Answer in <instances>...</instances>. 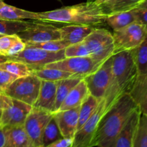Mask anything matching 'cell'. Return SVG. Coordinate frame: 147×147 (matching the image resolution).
I'll return each mask as SVG.
<instances>
[{"mask_svg": "<svg viewBox=\"0 0 147 147\" xmlns=\"http://www.w3.org/2000/svg\"><path fill=\"white\" fill-rule=\"evenodd\" d=\"M3 36H4V35H3V34H0V38H1V37H3Z\"/></svg>", "mask_w": 147, "mask_h": 147, "instance_id": "obj_46", "label": "cell"}, {"mask_svg": "<svg viewBox=\"0 0 147 147\" xmlns=\"http://www.w3.org/2000/svg\"><path fill=\"white\" fill-rule=\"evenodd\" d=\"M65 57H88L90 56L87 47L83 41L67 46L64 51Z\"/></svg>", "mask_w": 147, "mask_h": 147, "instance_id": "obj_33", "label": "cell"}, {"mask_svg": "<svg viewBox=\"0 0 147 147\" xmlns=\"http://www.w3.org/2000/svg\"><path fill=\"white\" fill-rule=\"evenodd\" d=\"M90 95L84 78L80 80L65 98L57 111L69 110L80 107Z\"/></svg>", "mask_w": 147, "mask_h": 147, "instance_id": "obj_17", "label": "cell"}, {"mask_svg": "<svg viewBox=\"0 0 147 147\" xmlns=\"http://www.w3.org/2000/svg\"><path fill=\"white\" fill-rule=\"evenodd\" d=\"M32 109V106L12 99L11 104L2 110L0 126L4 128L10 126H23Z\"/></svg>", "mask_w": 147, "mask_h": 147, "instance_id": "obj_13", "label": "cell"}, {"mask_svg": "<svg viewBox=\"0 0 147 147\" xmlns=\"http://www.w3.org/2000/svg\"><path fill=\"white\" fill-rule=\"evenodd\" d=\"M96 28L93 26L70 24L62 27H58L60 39L66 40L70 45L80 42Z\"/></svg>", "mask_w": 147, "mask_h": 147, "instance_id": "obj_19", "label": "cell"}, {"mask_svg": "<svg viewBox=\"0 0 147 147\" xmlns=\"http://www.w3.org/2000/svg\"><path fill=\"white\" fill-rule=\"evenodd\" d=\"M101 65L90 56H88L65 57L59 61L47 64L44 67L47 68L58 69L85 78L96 71Z\"/></svg>", "mask_w": 147, "mask_h": 147, "instance_id": "obj_10", "label": "cell"}, {"mask_svg": "<svg viewBox=\"0 0 147 147\" xmlns=\"http://www.w3.org/2000/svg\"><path fill=\"white\" fill-rule=\"evenodd\" d=\"M61 133L54 117L51 119L45 129L42 136V147H46L50 144L62 139Z\"/></svg>", "mask_w": 147, "mask_h": 147, "instance_id": "obj_30", "label": "cell"}, {"mask_svg": "<svg viewBox=\"0 0 147 147\" xmlns=\"http://www.w3.org/2000/svg\"><path fill=\"white\" fill-rule=\"evenodd\" d=\"M141 114L139 108L132 112L118 135L113 147H134Z\"/></svg>", "mask_w": 147, "mask_h": 147, "instance_id": "obj_15", "label": "cell"}, {"mask_svg": "<svg viewBox=\"0 0 147 147\" xmlns=\"http://www.w3.org/2000/svg\"><path fill=\"white\" fill-rule=\"evenodd\" d=\"M134 147H147V116L141 114Z\"/></svg>", "mask_w": 147, "mask_h": 147, "instance_id": "obj_32", "label": "cell"}, {"mask_svg": "<svg viewBox=\"0 0 147 147\" xmlns=\"http://www.w3.org/2000/svg\"><path fill=\"white\" fill-rule=\"evenodd\" d=\"M108 110L106 99L103 98L94 113L75 134L71 147L95 146L94 140L99 123Z\"/></svg>", "mask_w": 147, "mask_h": 147, "instance_id": "obj_7", "label": "cell"}, {"mask_svg": "<svg viewBox=\"0 0 147 147\" xmlns=\"http://www.w3.org/2000/svg\"><path fill=\"white\" fill-rule=\"evenodd\" d=\"M26 46L37 47L50 52H58L63 50L70 45V43L67 41L62 39L59 40H50V41L43 42H34V43H25Z\"/></svg>", "mask_w": 147, "mask_h": 147, "instance_id": "obj_31", "label": "cell"}, {"mask_svg": "<svg viewBox=\"0 0 147 147\" xmlns=\"http://www.w3.org/2000/svg\"><path fill=\"white\" fill-rule=\"evenodd\" d=\"M136 22L142 24L146 28L147 31V8L146 9H134Z\"/></svg>", "mask_w": 147, "mask_h": 147, "instance_id": "obj_37", "label": "cell"}, {"mask_svg": "<svg viewBox=\"0 0 147 147\" xmlns=\"http://www.w3.org/2000/svg\"><path fill=\"white\" fill-rule=\"evenodd\" d=\"M9 60V57H7V56H3V55H0V63H2L4 62L7 61Z\"/></svg>", "mask_w": 147, "mask_h": 147, "instance_id": "obj_43", "label": "cell"}, {"mask_svg": "<svg viewBox=\"0 0 147 147\" xmlns=\"http://www.w3.org/2000/svg\"><path fill=\"white\" fill-rule=\"evenodd\" d=\"M138 76L132 50H124L112 56L111 80L104 98L108 109L123 95L130 93Z\"/></svg>", "mask_w": 147, "mask_h": 147, "instance_id": "obj_2", "label": "cell"}, {"mask_svg": "<svg viewBox=\"0 0 147 147\" xmlns=\"http://www.w3.org/2000/svg\"><path fill=\"white\" fill-rule=\"evenodd\" d=\"M1 114H2V110H0V120H1Z\"/></svg>", "mask_w": 147, "mask_h": 147, "instance_id": "obj_45", "label": "cell"}, {"mask_svg": "<svg viewBox=\"0 0 147 147\" xmlns=\"http://www.w3.org/2000/svg\"><path fill=\"white\" fill-rule=\"evenodd\" d=\"M41 80L31 74L17 78L6 89L4 94L33 107L38 98Z\"/></svg>", "mask_w": 147, "mask_h": 147, "instance_id": "obj_5", "label": "cell"}, {"mask_svg": "<svg viewBox=\"0 0 147 147\" xmlns=\"http://www.w3.org/2000/svg\"><path fill=\"white\" fill-rule=\"evenodd\" d=\"M31 22L32 20L14 21V20H6L0 19V34L3 35L17 34L29 27Z\"/></svg>", "mask_w": 147, "mask_h": 147, "instance_id": "obj_28", "label": "cell"}, {"mask_svg": "<svg viewBox=\"0 0 147 147\" xmlns=\"http://www.w3.org/2000/svg\"><path fill=\"white\" fill-rule=\"evenodd\" d=\"M146 8H147V0H144V1L139 4V6L136 9H146Z\"/></svg>", "mask_w": 147, "mask_h": 147, "instance_id": "obj_42", "label": "cell"}, {"mask_svg": "<svg viewBox=\"0 0 147 147\" xmlns=\"http://www.w3.org/2000/svg\"><path fill=\"white\" fill-rule=\"evenodd\" d=\"M17 76L0 69V92L4 93L8 86L17 78Z\"/></svg>", "mask_w": 147, "mask_h": 147, "instance_id": "obj_35", "label": "cell"}, {"mask_svg": "<svg viewBox=\"0 0 147 147\" xmlns=\"http://www.w3.org/2000/svg\"><path fill=\"white\" fill-rule=\"evenodd\" d=\"M0 19L6 20H40L38 12L28 11L4 3L0 8Z\"/></svg>", "mask_w": 147, "mask_h": 147, "instance_id": "obj_21", "label": "cell"}, {"mask_svg": "<svg viewBox=\"0 0 147 147\" xmlns=\"http://www.w3.org/2000/svg\"><path fill=\"white\" fill-rule=\"evenodd\" d=\"M32 74L37 76L41 80L46 81H59L63 79L70 78L73 77H81L76 76L69 72L63 71L54 68H47V67H40V68L33 69ZM83 78V77H82Z\"/></svg>", "mask_w": 147, "mask_h": 147, "instance_id": "obj_25", "label": "cell"}, {"mask_svg": "<svg viewBox=\"0 0 147 147\" xmlns=\"http://www.w3.org/2000/svg\"><path fill=\"white\" fill-rule=\"evenodd\" d=\"M110 1H111V0H87V1H88V2L94 3V4H96L100 6L103 5V4L109 2Z\"/></svg>", "mask_w": 147, "mask_h": 147, "instance_id": "obj_41", "label": "cell"}, {"mask_svg": "<svg viewBox=\"0 0 147 147\" xmlns=\"http://www.w3.org/2000/svg\"><path fill=\"white\" fill-rule=\"evenodd\" d=\"M38 13L40 21L93 27L104 24L108 16L101 6L88 1Z\"/></svg>", "mask_w": 147, "mask_h": 147, "instance_id": "obj_3", "label": "cell"}, {"mask_svg": "<svg viewBox=\"0 0 147 147\" xmlns=\"http://www.w3.org/2000/svg\"><path fill=\"white\" fill-rule=\"evenodd\" d=\"M132 52L139 76L147 74V37Z\"/></svg>", "mask_w": 147, "mask_h": 147, "instance_id": "obj_29", "label": "cell"}, {"mask_svg": "<svg viewBox=\"0 0 147 147\" xmlns=\"http://www.w3.org/2000/svg\"><path fill=\"white\" fill-rule=\"evenodd\" d=\"M146 37V28L138 22H135L121 30L113 31L114 55L124 50H134Z\"/></svg>", "mask_w": 147, "mask_h": 147, "instance_id": "obj_6", "label": "cell"}, {"mask_svg": "<svg viewBox=\"0 0 147 147\" xmlns=\"http://www.w3.org/2000/svg\"><path fill=\"white\" fill-rule=\"evenodd\" d=\"M112 57L106 60L97 70L84 78L90 94L98 99L105 98L111 80Z\"/></svg>", "mask_w": 147, "mask_h": 147, "instance_id": "obj_11", "label": "cell"}, {"mask_svg": "<svg viewBox=\"0 0 147 147\" xmlns=\"http://www.w3.org/2000/svg\"><path fill=\"white\" fill-rule=\"evenodd\" d=\"M57 85L58 81L41 80L38 98L33 107L53 113L55 103Z\"/></svg>", "mask_w": 147, "mask_h": 147, "instance_id": "obj_16", "label": "cell"}, {"mask_svg": "<svg viewBox=\"0 0 147 147\" xmlns=\"http://www.w3.org/2000/svg\"><path fill=\"white\" fill-rule=\"evenodd\" d=\"M135 22H136V18L134 10L109 14L106 20V23L113 31L121 30Z\"/></svg>", "mask_w": 147, "mask_h": 147, "instance_id": "obj_23", "label": "cell"}, {"mask_svg": "<svg viewBox=\"0 0 147 147\" xmlns=\"http://www.w3.org/2000/svg\"><path fill=\"white\" fill-rule=\"evenodd\" d=\"M65 50L58 52H50L37 47L26 46L25 49L21 53L11 57L9 60L24 63L34 69L44 67L49 63L59 61L65 58Z\"/></svg>", "mask_w": 147, "mask_h": 147, "instance_id": "obj_8", "label": "cell"}, {"mask_svg": "<svg viewBox=\"0 0 147 147\" xmlns=\"http://www.w3.org/2000/svg\"><path fill=\"white\" fill-rule=\"evenodd\" d=\"M25 47L26 44L21 40V39H20L18 41L16 42L10 47V49L8 50V52H7V57H11V56L17 55L18 53L23 51V50L25 49Z\"/></svg>", "mask_w": 147, "mask_h": 147, "instance_id": "obj_36", "label": "cell"}, {"mask_svg": "<svg viewBox=\"0 0 147 147\" xmlns=\"http://www.w3.org/2000/svg\"><path fill=\"white\" fill-rule=\"evenodd\" d=\"M83 42L87 47L90 57L103 64L114 55L113 34L103 28H95Z\"/></svg>", "mask_w": 147, "mask_h": 147, "instance_id": "obj_4", "label": "cell"}, {"mask_svg": "<svg viewBox=\"0 0 147 147\" xmlns=\"http://www.w3.org/2000/svg\"><path fill=\"white\" fill-rule=\"evenodd\" d=\"M5 144V134L4 129L0 126V147H4Z\"/></svg>", "mask_w": 147, "mask_h": 147, "instance_id": "obj_40", "label": "cell"}, {"mask_svg": "<svg viewBox=\"0 0 147 147\" xmlns=\"http://www.w3.org/2000/svg\"><path fill=\"white\" fill-rule=\"evenodd\" d=\"M0 69L20 78L32 74L34 68L22 62L8 60L7 61L0 63Z\"/></svg>", "mask_w": 147, "mask_h": 147, "instance_id": "obj_27", "label": "cell"}, {"mask_svg": "<svg viewBox=\"0 0 147 147\" xmlns=\"http://www.w3.org/2000/svg\"><path fill=\"white\" fill-rule=\"evenodd\" d=\"M144 0H111L102 5L107 15L135 9Z\"/></svg>", "mask_w": 147, "mask_h": 147, "instance_id": "obj_24", "label": "cell"}, {"mask_svg": "<svg viewBox=\"0 0 147 147\" xmlns=\"http://www.w3.org/2000/svg\"><path fill=\"white\" fill-rule=\"evenodd\" d=\"M17 34L24 43L43 42L60 39L58 27L40 20H32L29 27Z\"/></svg>", "mask_w": 147, "mask_h": 147, "instance_id": "obj_12", "label": "cell"}, {"mask_svg": "<svg viewBox=\"0 0 147 147\" xmlns=\"http://www.w3.org/2000/svg\"><path fill=\"white\" fill-rule=\"evenodd\" d=\"M4 4V1L3 0H0V8H1V6Z\"/></svg>", "mask_w": 147, "mask_h": 147, "instance_id": "obj_44", "label": "cell"}, {"mask_svg": "<svg viewBox=\"0 0 147 147\" xmlns=\"http://www.w3.org/2000/svg\"><path fill=\"white\" fill-rule=\"evenodd\" d=\"M103 99V98H102ZM101 99H98L94 96L89 95L86 100L82 103L80 107L79 111L78 124L77 131L87 121L89 118L94 113L97 108L98 107Z\"/></svg>", "mask_w": 147, "mask_h": 147, "instance_id": "obj_26", "label": "cell"}, {"mask_svg": "<svg viewBox=\"0 0 147 147\" xmlns=\"http://www.w3.org/2000/svg\"><path fill=\"white\" fill-rule=\"evenodd\" d=\"M12 98L7 96L4 93L0 92V110H4L7 109L11 103Z\"/></svg>", "mask_w": 147, "mask_h": 147, "instance_id": "obj_39", "label": "cell"}, {"mask_svg": "<svg viewBox=\"0 0 147 147\" xmlns=\"http://www.w3.org/2000/svg\"><path fill=\"white\" fill-rule=\"evenodd\" d=\"M73 138H62L46 147H71Z\"/></svg>", "mask_w": 147, "mask_h": 147, "instance_id": "obj_38", "label": "cell"}, {"mask_svg": "<svg viewBox=\"0 0 147 147\" xmlns=\"http://www.w3.org/2000/svg\"><path fill=\"white\" fill-rule=\"evenodd\" d=\"M84 78L82 77H73L70 78L63 79V80H59L58 85H57V92H56V100L55 103L54 109H53V113H55L58 111L59 108L61 106L62 103L65 100L70 90L79 83Z\"/></svg>", "mask_w": 147, "mask_h": 147, "instance_id": "obj_22", "label": "cell"}, {"mask_svg": "<svg viewBox=\"0 0 147 147\" xmlns=\"http://www.w3.org/2000/svg\"><path fill=\"white\" fill-rule=\"evenodd\" d=\"M137 108L129 93L123 95L102 117L95 137V146H114L118 135Z\"/></svg>", "mask_w": 147, "mask_h": 147, "instance_id": "obj_1", "label": "cell"}, {"mask_svg": "<svg viewBox=\"0 0 147 147\" xmlns=\"http://www.w3.org/2000/svg\"><path fill=\"white\" fill-rule=\"evenodd\" d=\"M80 107L53 113V117L63 138H73L77 131Z\"/></svg>", "mask_w": 147, "mask_h": 147, "instance_id": "obj_14", "label": "cell"}, {"mask_svg": "<svg viewBox=\"0 0 147 147\" xmlns=\"http://www.w3.org/2000/svg\"><path fill=\"white\" fill-rule=\"evenodd\" d=\"M3 129L5 134L4 147H34L24 125L5 126Z\"/></svg>", "mask_w": 147, "mask_h": 147, "instance_id": "obj_18", "label": "cell"}, {"mask_svg": "<svg viewBox=\"0 0 147 147\" xmlns=\"http://www.w3.org/2000/svg\"><path fill=\"white\" fill-rule=\"evenodd\" d=\"M53 113L38 108L32 107L27 116L24 127L34 147H42V136L45 129Z\"/></svg>", "mask_w": 147, "mask_h": 147, "instance_id": "obj_9", "label": "cell"}, {"mask_svg": "<svg viewBox=\"0 0 147 147\" xmlns=\"http://www.w3.org/2000/svg\"><path fill=\"white\" fill-rule=\"evenodd\" d=\"M17 34L4 35L0 38V55L7 56V53L10 47L20 40Z\"/></svg>", "mask_w": 147, "mask_h": 147, "instance_id": "obj_34", "label": "cell"}, {"mask_svg": "<svg viewBox=\"0 0 147 147\" xmlns=\"http://www.w3.org/2000/svg\"><path fill=\"white\" fill-rule=\"evenodd\" d=\"M129 94L142 114L147 116V74L138 76Z\"/></svg>", "mask_w": 147, "mask_h": 147, "instance_id": "obj_20", "label": "cell"}]
</instances>
